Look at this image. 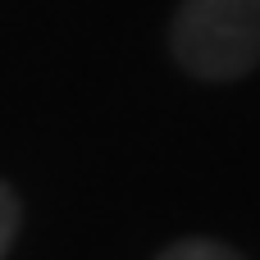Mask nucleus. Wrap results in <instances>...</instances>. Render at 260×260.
Instances as JSON below:
<instances>
[{
  "label": "nucleus",
  "mask_w": 260,
  "mask_h": 260,
  "mask_svg": "<svg viewBox=\"0 0 260 260\" xmlns=\"http://www.w3.org/2000/svg\"><path fill=\"white\" fill-rule=\"evenodd\" d=\"M18 219H23V206H18L14 187H9V183L0 178V260L9 256L14 238H18Z\"/></svg>",
  "instance_id": "7ed1b4c3"
},
{
  "label": "nucleus",
  "mask_w": 260,
  "mask_h": 260,
  "mask_svg": "<svg viewBox=\"0 0 260 260\" xmlns=\"http://www.w3.org/2000/svg\"><path fill=\"white\" fill-rule=\"evenodd\" d=\"M169 55L197 82H238L260 69V0H183Z\"/></svg>",
  "instance_id": "f257e3e1"
},
{
  "label": "nucleus",
  "mask_w": 260,
  "mask_h": 260,
  "mask_svg": "<svg viewBox=\"0 0 260 260\" xmlns=\"http://www.w3.org/2000/svg\"><path fill=\"white\" fill-rule=\"evenodd\" d=\"M155 260H247V256L233 251L219 238H178V242H169Z\"/></svg>",
  "instance_id": "f03ea898"
}]
</instances>
